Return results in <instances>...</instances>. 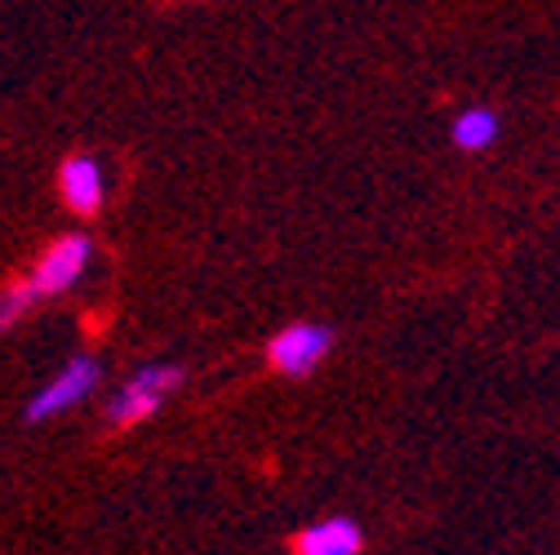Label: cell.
<instances>
[{
  "label": "cell",
  "instance_id": "5b68a950",
  "mask_svg": "<svg viewBox=\"0 0 560 555\" xmlns=\"http://www.w3.org/2000/svg\"><path fill=\"white\" fill-rule=\"evenodd\" d=\"M58 191H62V204L72 214H98L103 210V196H107V178H103V165L94 156H72L62 169H58Z\"/></svg>",
  "mask_w": 560,
  "mask_h": 555
},
{
  "label": "cell",
  "instance_id": "8992f818",
  "mask_svg": "<svg viewBox=\"0 0 560 555\" xmlns=\"http://www.w3.org/2000/svg\"><path fill=\"white\" fill-rule=\"evenodd\" d=\"M365 533L352 516H325L294 538V555H361Z\"/></svg>",
  "mask_w": 560,
  "mask_h": 555
},
{
  "label": "cell",
  "instance_id": "3957f363",
  "mask_svg": "<svg viewBox=\"0 0 560 555\" xmlns=\"http://www.w3.org/2000/svg\"><path fill=\"white\" fill-rule=\"evenodd\" d=\"M98 378H103L98 356H77V361H67V365L58 369V378L27 404V423H45V418H54V413L81 404V400L98 387Z\"/></svg>",
  "mask_w": 560,
  "mask_h": 555
},
{
  "label": "cell",
  "instance_id": "7a4b0ae2",
  "mask_svg": "<svg viewBox=\"0 0 560 555\" xmlns=\"http://www.w3.org/2000/svg\"><path fill=\"white\" fill-rule=\"evenodd\" d=\"M334 346V329L329 324H312V320H299L290 329H280L271 342H267V365L285 378H307L312 369L325 365Z\"/></svg>",
  "mask_w": 560,
  "mask_h": 555
},
{
  "label": "cell",
  "instance_id": "6da1fadb",
  "mask_svg": "<svg viewBox=\"0 0 560 555\" xmlns=\"http://www.w3.org/2000/svg\"><path fill=\"white\" fill-rule=\"evenodd\" d=\"M178 382H183V369H178V365H143V369H138V374L112 395L107 418H112L116 427H133V423L152 418V413L170 400V391H178Z\"/></svg>",
  "mask_w": 560,
  "mask_h": 555
},
{
  "label": "cell",
  "instance_id": "277c9868",
  "mask_svg": "<svg viewBox=\"0 0 560 555\" xmlns=\"http://www.w3.org/2000/svg\"><path fill=\"white\" fill-rule=\"evenodd\" d=\"M90 258H94V245H90L85 236H62V240H54V245L45 249V258L36 262V271H32V294L45 298V294L72 290L81 275H85Z\"/></svg>",
  "mask_w": 560,
  "mask_h": 555
},
{
  "label": "cell",
  "instance_id": "52a82bcc",
  "mask_svg": "<svg viewBox=\"0 0 560 555\" xmlns=\"http://www.w3.org/2000/svg\"><path fill=\"white\" fill-rule=\"evenodd\" d=\"M499 133H503V120H499L494 107H467L450 125L454 147H463V152H489L499 143Z\"/></svg>",
  "mask_w": 560,
  "mask_h": 555
},
{
  "label": "cell",
  "instance_id": "ba28073f",
  "mask_svg": "<svg viewBox=\"0 0 560 555\" xmlns=\"http://www.w3.org/2000/svg\"><path fill=\"white\" fill-rule=\"evenodd\" d=\"M36 303V294H32V281H19V285H10L5 290V298H0V329H10L27 307Z\"/></svg>",
  "mask_w": 560,
  "mask_h": 555
}]
</instances>
